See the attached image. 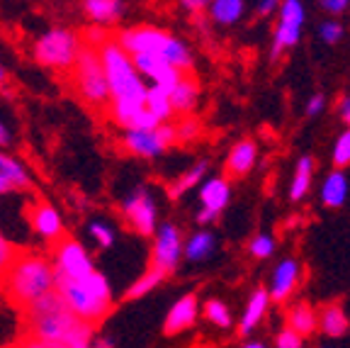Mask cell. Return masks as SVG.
Here are the masks:
<instances>
[{"label":"cell","mask_w":350,"mask_h":348,"mask_svg":"<svg viewBox=\"0 0 350 348\" xmlns=\"http://www.w3.org/2000/svg\"><path fill=\"white\" fill-rule=\"evenodd\" d=\"M0 290L12 307L25 312L39 297L56 290L54 263L29 251H20L12 266L0 275Z\"/></svg>","instance_id":"obj_1"},{"label":"cell","mask_w":350,"mask_h":348,"mask_svg":"<svg viewBox=\"0 0 350 348\" xmlns=\"http://www.w3.org/2000/svg\"><path fill=\"white\" fill-rule=\"evenodd\" d=\"M56 293L64 297L66 307L88 324H98L112 312V290L107 277L95 271L93 275L73 280L56 273Z\"/></svg>","instance_id":"obj_2"},{"label":"cell","mask_w":350,"mask_h":348,"mask_svg":"<svg viewBox=\"0 0 350 348\" xmlns=\"http://www.w3.org/2000/svg\"><path fill=\"white\" fill-rule=\"evenodd\" d=\"M98 51L109 83L112 105H146L148 86L142 81L131 56L117 44V39L112 37L109 42H105Z\"/></svg>","instance_id":"obj_3"},{"label":"cell","mask_w":350,"mask_h":348,"mask_svg":"<svg viewBox=\"0 0 350 348\" xmlns=\"http://www.w3.org/2000/svg\"><path fill=\"white\" fill-rule=\"evenodd\" d=\"M117 44L126 51L129 56H139V54H153L165 59L170 66H175L178 71H187L192 69V54L180 39L170 37L168 32L159 27H131V29H122L117 34Z\"/></svg>","instance_id":"obj_4"},{"label":"cell","mask_w":350,"mask_h":348,"mask_svg":"<svg viewBox=\"0 0 350 348\" xmlns=\"http://www.w3.org/2000/svg\"><path fill=\"white\" fill-rule=\"evenodd\" d=\"M83 37L68 27H54L34 42L32 54L42 66L49 69H73L83 51Z\"/></svg>","instance_id":"obj_5"},{"label":"cell","mask_w":350,"mask_h":348,"mask_svg":"<svg viewBox=\"0 0 350 348\" xmlns=\"http://www.w3.org/2000/svg\"><path fill=\"white\" fill-rule=\"evenodd\" d=\"M73 69H76L78 92H81L88 103L105 105L107 100H112L107 76H105V66H103V59H100L98 49H93V47H83L81 56H78Z\"/></svg>","instance_id":"obj_6"},{"label":"cell","mask_w":350,"mask_h":348,"mask_svg":"<svg viewBox=\"0 0 350 348\" xmlns=\"http://www.w3.org/2000/svg\"><path fill=\"white\" fill-rule=\"evenodd\" d=\"M51 263H54V271L59 275L73 277V280H83V277L95 273V266L90 261V256L85 253V249L76 239H71V236H64L59 244H54Z\"/></svg>","instance_id":"obj_7"},{"label":"cell","mask_w":350,"mask_h":348,"mask_svg":"<svg viewBox=\"0 0 350 348\" xmlns=\"http://www.w3.org/2000/svg\"><path fill=\"white\" fill-rule=\"evenodd\" d=\"M178 139V129L173 125H161L159 129H129L124 134V147L134 156L153 158L170 147Z\"/></svg>","instance_id":"obj_8"},{"label":"cell","mask_w":350,"mask_h":348,"mask_svg":"<svg viewBox=\"0 0 350 348\" xmlns=\"http://www.w3.org/2000/svg\"><path fill=\"white\" fill-rule=\"evenodd\" d=\"M122 212L139 234L151 236L156 232V202L148 195L146 188H137L134 195L126 197L124 205H122Z\"/></svg>","instance_id":"obj_9"},{"label":"cell","mask_w":350,"mask_h":348,"mask_svg":"<svg viewBox=\"0 0 350 348\" xmlns=\"http://www.w3.org/2000/svg\"><path fill=\"white\" fill-rule=\"evenodd\" d=\"M81 321L83 319H78L71 310H64V312H56V314L44 316V319L32 321L27 327L32 332V338H39V341H46V343H61L64 346L66 338L71 336V332Z\"/></svg>","instance_id":"obj_10"},{"label":"cell","mask_w":350,"mask_h":348,"mask_svg":"<svg viewBox=\"0 0 350 348\" xmlns=\"http://www.w3.org/2000/svg\"><path fill=\"white\" fill-rule=\"evenodd\" d=\"M134 66H137L139 76H146L153 81V86L163 88L165 92H173L175 86L183 81V71H178L175 66H170L165 59L161 56H153V54H139V56H131Z\"/></svg>","instance_id":"obj_11"},{"label":"cell","mask_w":350,"mask_h":348,"mask_svg":"<svg viewBox=\"0 0 350 348\" xmlns=\"http://www.w3.org/2000/svg\"><path fill=\"white\" fill-rule=\"evenodd\" d=\"M180 253H185L180 241V232L173 224H163L156 234V249H153V268H161L163 273H173Z\"/></svg>","instance_id":"obj_12"},{"label":"cell","mask_w":350,"mask_h":348,"mask_svg":"<svg viewBox=\"0 0 350 348\" xmlns=\"http://www.w3.org/2000/svg\"><path fill=\"white\" fill-rule=\"evenodd\" d=\"M29 222L37 234H42L51 244H59L64 239V222H61V214L56 212L54 207L46 205V202H37V205L29 207Z\"/></svg>","instance_id":"obj_13"},{"label":"cell","mask_w":350,"mask_h":348,"mask_svg":"<svg viewBox=\"0 0 350 348\" xmlns=\"http://www.w3.org/2000/svg\"><path fill=\"white\" fill-rule=\"evenodd\" d=\"M29 188H32V178L25 171V166L0 153V195H8L12 190H29Z\"/></svg>","instance_id":"obj_14"},{"label":"cell","mask_w":350,"mask_h":348,"mask_svg":"<svg viewBox=\"0 0 350 348\" xmlns=\"http://www.w3.org/2000/svg\"><path fill=\"white\" fill-rule=\"evenodd\" d=\"M197 319V297L195 295H185L170 307L168 316H165V324H163V332L165 334H178L183 329L192 327Z\"/></svg>","instance_id":"obj_15"},{"label":"cell","mask_w":350,"mask_h":348,"mask_svg":"<svg viewBox=\"0 0 350 348\" xmlns=\"http://www.w3.org/2000/svg\"><path fill=\"white\" fill-rule=\"evenodd\" d=\"M297 277H299V266H297V261H292V258L282 261L278 268H275L273 288H270V297L278 299V302L287 299L292 295V290H295Z\"/></svg>","instance_id":"obj_16"},{"label":"cell","mask_w":350,"mask_h":348,"mask_svg":"<svg viewBox=\"0 0 350 348\" xmlns=\"http://www.w3.org/2000/svg\"><path fill=\"white\" fill-rule=\"evenodd\" d=\"M83 12L95 25H109V22H117L122 17L124 3H120V0H85Z\"/></svg>","instance_id":"obj_17"},{"label":"cell","mask_w":350,"mask_h":348,"mask_svg":"<svg viewBox=\"0 0 350 348\" xmlns=\"http://www.w3.org/2000/svg\"><path fill=\"white\" fill-rule=\"evenodd\" d=\"M231 188L224 178H212L202 185L200 190V200H202L204 210H214V212H221L226 205H229Z\"/></svg>","instance_id":"obj_18"},{"label":"cell","mask_w":350,"mask_h":348,"mask_svg":"<svg viewBox=\"0 0 350 348\" xmlns=\"http://www.w3.org/2000/svg\"><path fill=\"white\" fill-rule=\"evenodd\" d=\"M64 310H68L64 297H61L56 290H51V293H46L44 297H39L34 305H29L22 314H25V324H32V321L44 319V316L56 314V312H64Z\"/></svg>","instance_id":"obj_19"},{"label":"cell","mask_w":350,"mask_h":348,"mask_svg":"<svg viewBox=\"0 0 350 348\" xmlns=\"http://www.w3.org/2000/svg\"><path fill=\"white\" fill-rule=\"evenodd\" d=\"M268 305H270L268 290L260 288L251 295V299H248V305H246V312H243V319H241V334H251L253 329L258 327V321L265 316Z\"/></svg>","instance_id":"obj_20"},{"label":"cell","mask_w":350,"mask_h":348,"mask_svg":"<svg viewBox=\"0 0 350 348\" xmlns=\"http://www.w3.org/2000/svg\"><path fill=\"white\" fill-rule=\"evenodd\" d=\"M253 164H256V144L239 142L226 158V171L231 175H246L253 169Z\"/></svg>","instance_id":"obj_21"},{"label":"cell","mask_w":350,"mask_h":348,"mask_svg":"<svg viewBox=\"0 0 350 348\" xmlns=\"http://www.w3.org/2000/svg\"><path fill=\"white\" fill-rule=\"evenodd\" d=\"M345 197H348V178L340 171H334V173L323 180V188H321L323 205L340 207L345 202Z\"/></svg>","instance_id":"obj_22"},{"label":"cell","mask_w":350,"mask_h":348,"mask_svg":"<svg viewBox=\"0 0 350 348\" xmlns=\"http://www.w3.org/2000/svg\"><path fill=\"white\" fill-rule=\"evenodd\" d=\"M197 95H200V88L192 78H183L175 90L170 92V103H173L175 112H192L197 105Z\"/></svg>","instance_id":"obj_23"},{"label":"cell","mask_w":350,"mask_h":348,"mask_svg":"<svg viewBox=\"0 0 350 348\" xmlns=\"http://www.w3.org/2000/svg\"><path fill=\"white\" fill-rule=\"evenodd\" d=\"M287 321H290L292 332H297L299 336H309V334L319 327V319H317V314H314V310L309 305H304V302L292 307Z\"/></svg>","instance_id":"obj_24"},{"label":"cell","mask_w":350,"mask_h":348,"mask_svg":"<svg viewBox=\"0 0 350 348\" xmlns=\"http://www.w3.org/2000/svg\"><path fill=\"white\" fill-rule=\"evenodd\" d=\"M312 169H314V161L309 156H301L297 161V171H295V178H292L290 185V200H301L309 190V185H312Z\"/></svg>","instance_id":"obj_25"},{"label":"cell","mask_w":350,"mask_h":348,"mask_svg":"<svg viewBox=\"0 0 350 348\" xmlns=\"http://www.w3.org/2000/svg\"><path fill=\"white\" fill-rule=\"evenodd\" d=\"M214 246H217L214 234H209V232H197L185 244V256L190 258V261H204V258L212 256Z\"/></svg>","instance_id":"obj_26"},{"label":"cell","mask_w":350,"mask_h":348,"mask_svg":"<svg viewBox=\"0 0 350 348\" xmlns=\"http://www.w3.org/2000/svg\"><path fill=\"white\" fill-rule=\"evenodd\" d=\"M319 327L323 329V334L326 336H343L345 332H348V316H345V312L340 310V307H326L321 314V319H319Z\"/></svg>","instance_id":"obj_27"},{"label":"cell","mask_w":350,"mask_h":348,"mask_svg":"<svg viewBox=\"0 0 350 348\" xmlns=\"http://www.w3.org/2000/svg\"><path fill=\"white\" fill-rule=\"evenodd\" d=\"M209 12H212V20L219 25H234L243 15V3L241 0H214L209 3Z\"/></svg>","instance_id":"obj_28"},{"label":"cell","mask_w":350,"mask_h":348,"mask_svg":"<svg viewBox=\"0 0 350 348\" xmlns=\"http://www.w3.org/2000/svg\"><path fill=\"white\" fill-rule=\"evenodd\" d=\"M146 108L151 110L161 122H165L168 117H173V103H170V92H165L163 88L159 86H151L148 88V95H146Z\"/></svg>","instance_id":"obj_29"},{"label":"cell","mask_w":350,"mask_h":348,"mask_svg":"<svg viewBox=\"0 0 350 348\" xmlns=\"http://www.w3.org/2000/svg\"><path fill=\"white\" fill-rule=\"evenodd\" d=\"M207 173V164L204 161H200L197 166H192L187 173H183L180 178L175 180V183H170L168 185V195L173 197V200H178V197L183 195V192H187V190H192L200 180H202V175Z\"/></svg>","instance_id":"obj_30"},{"label":"cell","mask_w":350,"mask_h":348,"mask_svg":"<svg viewBox=\"0 0 350 348\" xmlns=\"http://www.w3.org/2000/svg\"><path fill=\"white\" fill-rule=\"evenodd\" d=\"M165 275H168V273H163L161 268H151V271L144 273V275L139 277L137 283H134L129 290H126L124 297H126V299H139V297H144V295H148L153 288H159V285L163 283V277H165Z\"/></svg>","instance_id":"obj_31"},{"label":"cell","mask_w":350,"mask_h":348,"mask_svg":"<svg viewBox=\"0 0 350 348\" xmlns=\"http://www.w3.org/2000/svg\"><path fill=\"white\" fill-rule=\"evenodd\" d=\"M95 343V329L93 324H88V321H81L76 329L71 332V336L66 338L64 346L66 348H93Z\"/></svg>","instance_id":"obj_32"},{"label":"cell","mask_w":350,"mask_h":348,"mask_svg":"<svg viewBox=\"0 0 350 348\" xmlns=\"http://www.w3.org/2000/svg\"><path fill=\"white\" fill-rule=\"evenodd\" d=\"M204 314H207V319L212 321V324H217V327H221V329L231 327V312L221 299H209L207 305H204Z\"/></svg>","instance_id":"obj_33"},{"label":"cell","mask_w":350,"mask_h":348,"mask_svg":"<svg viewBox=\"0 0 350 348\" xmlns=\"http://www.w3.org/2000/svg\"><path fill=\"white\" fill-rule=\"evenodd\" d=\"M280 22H290V25H299L304 22V5L299 0H284L280 5Z\"/></svg>","instance_id":"obj_34"},{"label":"cell","mask_w":350,"mask_h":348,"mask_svg":"<svg viewBox=\"0 0 350 348\" xmlns=\"http://www.w3.org/2000/svg\"><path fill=\"white\" fill-rule=\"evenodd\" d=\"M334 164L338 166V169H345V166L350 164V129L343 132V134L338 136V142H336V147H334Z\"/></svg>","instance_id":"obj_35"},{"label":"cell","mask_w":350,"mask_h":348,"mask_svg":"<svg viewBox=\"0 0 350 348\" xmlns=\"http://www.w3.org/2000/svg\"><path fill=\"white\" fill-rule=\"evenodd\" d=\"M90 236H93L95 241H98L103 249H109V246L115 244V232L107 227V224L103 222H93L90 224Z\"/></svg>","instance_id":"obj_36"},{"label":"cell","mask_w":350,"mask_h":348,"mask_svg":"<svg viewBox=\"0 0 350 348\" xmlns=\"http://www.w3.org/2000/svg\"><path fill=\"white\" fill-rule=\"evenodd\" d=\"M112 39V34L105 32L100 25H95V27H88L85 32H83V44L85 47H93V49H100L105 42H109Z\"/></svg>","instance_id":"obj_37"},{"label":"cell","mask_w":350,"mask_h":348,"mask_svg":"<svg viewBox=\"0 0 350 348\" xmlns=\"http://www.w3.org/2000/svg\"><path fill=\"white\" fill-rule=\"evenodd\" d=\"M275 251V241H273V236H268V234H258L256 239L251 241V253L256 258H268L270 253Z\"/></svg>","instance_id":"obj_38"},{"label":"cell","mask_w":350,"mask_h":348,"mask_svg":"<svg viewBox=\"0 0 350 348\" xmlns=\"http://www.w3.org/2000/svg\"><path fill=\"white\" fill-rule=\"evenodd\" d=\"M17 253H20V249H15L5 236L0 234V275L12 266V261L17 258Z\"/></svg>","instance_id":"obj_39"},{"label":"cell","mask_w":350,"mask_h":348,"mask_svg":"<svg viewBox=\"0 0 350 348\" xmlns=\"http://www.w3.org/2000/svg\"><path fill=\"white\" fill-rule=\"evenodd\" d=\"M319 34H321V39L326 44H336L340 37H343V25H340V22H336V20H328V22H323L321 27H319Z\"/></svg>","instance_id":"obj_40"},{"label":"cell","mask_w":350,"mask_h":348,"mask_svg":"<svg viewBox=\"0 0 350 348\" xmlns=\"http://www.w3.org/2000/svg\"><path fill=\"white\" fill-rule=\"evenodd\" d=\"M278 348H301V336L287 327L278 334Z\"/></svg>","instance_id":"obj_41"},{"label":"cell","mask_w":350,"mask_h":348,"mask_svg":"<svg viewBox=\"0 0 350 348\" xmlns=\"http://www.w3.org/2000/svg\"><path fill=\"white\" fill-rule=\"evenodd\" d=\"M175 129H178V139H180V142H192L197 136V132H200V125H197L195 120H183Z\"/></svg>","instance_id":"obj_42"},{"label":"cell","mask_w":350,"mask_h":348,"mask_svg":"<svg viewBox=\"0 0 350 348\" xmlns=\"http://www.w3.org/2000/svg\"><path fill=\"white\" fill-rule=\"evenodd\" d=\"M321 8L331 15H338V12H345L348 10V0H323Z\"/></svg>","instance_id":"obj_43"},{"label":"cell","mask_w":350,"mask_h":348,"mask_svg":"<svg viewBox=\"0 0 350 348\" xmlns=\"http://www.w3.org/2000/svg\"><path fill=\"white\" fill-rule=\"evenodd\" d=\"M20 348H66L61 343H46V341H39V338H27L25 343H20Z\"/></svg>","instance_id":"obj_44"},{"label":"cell","mask_w":350,"mask_h":348,"mask_svg":"<svg viewBox=\"0 0 350 348\" xmlns=\"http://www.w3.org/2000/svg\"><path fill=\"white\" fill-rule=\"evenodd\" d=\"M323 105H326V100H323V95H314L309 103H306V112L309 114H319L323 110Z\"/></svg>","instance_id":"obj_45"},{"label":"cell","mask_w":350,"mask_h":348,"mask_svg":"<svg viewBox=\"0 0 350 348\" xmlns=\"http://www.w3.org/2000/svg\"><path fill=\"white\" fill-rule=\"evenodd\" d=\"M219 217V212H214V210H200V212H197V222L200 224H209V222H214V219Z\"/></svg>","instance_id":"obj_46"},{"label":"cell","mask_w":350,"mask_h":348,"mask_svg":"<svg viewBox=\"0 0 350 348\" xmlns=\"http://www.w3.org/2000/svg\"><path fill=\"white\" fill-rule=\"evenodd\" d=\"M183 8L190 12H200V10H204V8H209V3H204V0H185Z\"/></svg>","instance_id":"obj_47"},{"label":"cell","mask_w":350,"mask_h":348,"mask_svg":"<svg viewBox=\"0 0 350 348\" xmlns=\"http://www.w3.org/2000/svg\"><path fill=\"white\" fill-rule=\"evenodd\" d=\"M275 8H278L275 0H262V3H258V12H260V15H268V12H273Z\"/></svg>","instance_id":"obj_48"},{"label":"cell","mask_w":350,"mask_h":348,"mask_svg":"<svg viewBox=\"0 0 350 348\" xmlns=\"http://www.w3.org/2000/svg\"><path fill=\"white\" fill-rule=\"evenodd\" d=\"M93 348H115V341L107 338V336H100V338H95Z\"/></svg>","instance_id":"obj_49"},{"label":"cell","mask_w":350,"mask_h":348,"mask_svg":"<svg viewBox=\"0 0 350 348\" xmlns=\"http://www.w3.org/2000/svg\"><path fill=\"white\" fill-rule=\"evenodd\" d=\"M8 144H10V132L5 125H0V147H8Z\"/></svg>","instance_id":"obj_50"},{"label":"cell","mask_w":350,"mask_h":348,"mask_svg":"<svg viewBox=\"0 0 350 348\" xmlns=\"http://www.w3.org/2000/svg\"><path fill=\"white\" fill-rule=\"evenodd\" d=\"M340 112H343L345 117L350 114V98H343V100H340Z\"/></svg>","instance_id":"obj_51"},{"label":"cell","mask_w":350,"mask_h":348,"mask_svg":"<svg viewBox=\"0 0 350 348\" xmlns=\"http://www.w3.org/2000/svg\"><path fill=\"white\" fill-rule=\"evenodd\" d=\"M5 81H8V71L3 69V66H0V86H3Z\"/></svg>","instance_id":"obj_52"},{"label":"cell","mask_w":350,"mask_h":348,"mask_svg":"<svg viewBox=\"0 0 350 348\" xmlns=\"http://www.w3.org/2000/svg\"><path fill=\"white\" fill-rule=\"evenodd\" d=\"M243 348H265L262 343H248V346H243Z\"/></svg>","instance_id":"obj_53"},{"label":"cell","mask_w":350,"mask_h":348,"mask_svg":"<svg viewBox=\"0 0 350 348\" xmlns=\"http://www.w3.org/2000/svg\"><path fill=\"white\" fill-rule=\"evenodd\" d=\"M8 348H20V343H17V346H8Z\"/></svg>","instance_id":"obj_54"},{"label":"cell","mask_w":350,"mask_h":348,"mask_svg":"<svg viewBox=\"0 0 350 348\" xmlns=\"http://www.w3.org/2000/svg\"><path fill=\"white\" fill-rule=\"evenodd\" d=\"M345 120H348V125H350V114H348V117H345Z\"/></svg>","instance_id":"obj_55"}]
</instances>
